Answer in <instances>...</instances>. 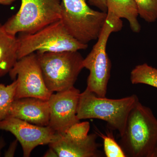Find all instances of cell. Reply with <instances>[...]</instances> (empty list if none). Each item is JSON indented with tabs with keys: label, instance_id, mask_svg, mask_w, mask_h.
Instances as JSON below:
<instances>
[{
	"label": "cell",
	"instance_id": "cell-3",
	"mask_svg": "<svg viewBox=\"0 0 157 157\" xmlns=\"http://www.w3.org/2000/svg\"><path fill=\"white\" fill-rule=\"evenodd\" d=\"M18 34L17 59L35 52L78 51L88 46L70 35L60 19L33 33Z\"/></svg>",
	"mask_w": 157,
	"mask_h": 157
},
{
	"label": "cell",
	"instance_id": "cell-22",
	"mask_svg": "<svg viewBox=\"0 0 157 157\" xmlns=\"http://www.w3.org/2000/svg\"><path fill=\"white\" fill-rule=\"evenodd\" d=\"M44 157H58L57 154L54 150L50 147L46 154L44 155Z\"/></svg>",
	"mask_w": 157,
	"mask_h": 157
},
{
	"label": "cell",
	"instance_id": "cell-12",
	"mask_svg": "<svg viewBox=\"0 0 157 157\" xmlns=\"http://www.w3.org/2000/svg\"><path fill=\"white\" fill-rule=\"evenodd\" d=\"M9 116L36 125L47 126L50 118L48 100L35 98L15 99L10 107Z\"/></svg>",
	"mask_w": 157,
	"mask_h": 157
},
{
	"label": "cell",
	"instance_id": "cell-9",
	"mask_svg": "<svg viewBox=\"0 0 157 157\" xmlns=\"http://www.w3.org/2000/svg\"><path fill=\"white\" fill-rule=\"evenodd\" d=\"M0 130L11 132L16 137L25 157H29L37 146L49 144L56 134L49 126H40L9 116L0 121Z\"/></svg>",
	"mask_w": 157,
	"mask_h": 157
},
{
	"label": "cell",
	"instance_id": "cell-1",
	"mask_svg": "<svg viewBox=\"0 0 157 157\" xmlns=\"http://www.w3.org/2000/svg\"><path fill=\"white\" fill-rule=\"evenodd\" d=\"M120 145L127 157H153L157 146V119L138 101L129 113Z\"/></svg>",
	"mask_w": 157,
	"mask_h": 157
},
{
	"label": "cell",
	"instance_id": "cell-15",
	"mask_svg": "<svg viewBox=\"0 0 157 157\" xmlns=\"http://www.w3.org/2000/svg\"><path fill=\"white\" fill-rule=\"evenodd\" d=\"M132 84H144L157 88V69L144 63L137 65L131 73Z\"/></svg>",
	"mask_w": 157,
	"mask_h": 157
},
{
	"label": "cell",
	"instance_id": "cell-6",
	"mask_svg": "<svg viewBox=\"0 0 157 157\" xmlns=\"http://www.w3.org/2000/svg\"><path fill=\"white\" fill-rule=\"evenodd\" d=\"M46 87L52 93L74 86L83 67L78 51L36 52Z\"/></svg>",
	"mask_w": 157,
	"mask_h": 157
},
{
	"label": "cell",
	"instance_id": "cell-13",
	"mask_svg": "<svg viewBox=\"0 0 157 157\" xmlns=\"http://www.w3.org/2000/svg\"><path fill=\"white\" fill-rule=\"evenodd\" d=\"M17 37L6 32L0 23V78L10 72L17 60Z\"/></svg>",
	"mask_w": 157,
	"mask_h": 157
},
{
	"label": "cell",
	"instance_id": "cell-7",
	"mask_svg": "<svg viewBox=\"0 0 157 157\" xmlns=\"http://www.w3.org/2000/svg\"><path fill=\"white\" fill-rule=\"evenodd\" d=\"M61 0H21L19 10L3 25L8 33H33L60 19Z\"/></svg>",
	"mask_w": 157,
	"mask_h": 157
},
{
	"label": "cell",
	"instance_id": "cell-10",
	"mask_svg": "<svg viewBox=\"0 0 157 157\" xmlns=\"http://www.w3.org/2000/svg\"><path fill=\"white\" fill-rule=\"evenodd\" d=\"M80 94L79 90L73 86L50 96L48 100L50 109L48 126L56 132L64 133L80 121L76 116Z\"/></svg>",
	"mask_w": 157,
	"mask_h": 157
},
{
	"label": "cell",
	"instance_id": "cell-5",
	"mask_svg": "<svg viewBox=\"0 0 157 157\" xmlns=\"http://www.w3.org/2000/svg\"><path fill=\"white\" fill-rule=\"evenodd\" d=\"M86 1L61 0V21L70 35L85 44L98 39L107 18V12L93 10Z\"/></svg>",
	"mask_w": 157,
	"mask_h": 157
},
{
	"label": "cell",
	"instance_id": "cell-17",
	"mask_svg": "<svg viewBox=\"0 0 157 157\" xmlns=\"http://www.w3.org/2000/svg\"><path fill=\"white\" fill-rule=\"evenodd\" d=\"M103 139L104 155L107 157H127L120 144L116 141L112 131L107 132L104 135L100 131L96 132Z\"/></svg>",
	"mask_w": 157,
	"mask_h": 157
},
{
	"label": "cell",
	"instance_id": "cell-18",
	"mask_svg": "<svg viewBox=\"0 0 157 157\" xmlns=\"http://www.w3.org/2000/svg\"><path fill=\"white\" fill-rule=\"evenodd\" d=\"M140 17L148 23L157 19V0H134Z\"/></svg>",
	"mask_w": 157,
	"mask_h": 157
},
{
	"label": "cell",
	"instance_id": "cell-14",
	"mask_svg": "<svg viewBox=\"0 0 157 157\" xmlns=\"http://www.w3.org/2000/svg\"><path fill=\"white\" fill-rule=\"evenodd\" d=\"M106 2L107 12L120 19H127L134 33L140 32L141 27L137 19L138 9L134 0H106Z\"/></svg>",
	"mask_w": 157,
	"mask_h": 157
},
{
	"label": "cell",
	"instance_id": "cell-8",
	"mask_svg": "<svg viewBox=\"0 0 157 157\" xmlns=\"http://www.w3.org/2000/svg\"><path fill=\"white\" fill-rule=\"evenodd\" d=\"M17 81L15 99L35 98L48 100L52 94L45 85L36 53L17 60L9 73Z\"/></svg>",
	"mask_w": 157,
	"mask_h": 157
},
{
	"label": "cell",
	"instance_id": "cell-2",
	"mask_svg": "<svg viewBox=\"0 0 157 157\" xmlns=\"http://www.w3.org/2000/svg\"><path fill=\"white\" fill-rule=\"evenodd\" d=\"M136 95L121 99L101 98L86 88L80 93L77 108V119H98L107 122L108 128L123 135L130 112L139 101Z\"/></svg>",
	"mask_w": 157,
	"mask_h": 157
},
{
	"label": "cell",
	"instance_id": "cell-16",
	"mask_svg": "<svg viewBox=\"0 0 157 157\" xmlns=\"http://www.w3.org/2000/svg\"><path fill=\"white\" fill-rule=\"evenodd\" d=\"M17 81L6 85L0 84V121L9 116L10 107L15 100Z\"/></svg>",
	"mask_w": 157,
	"mask_h": 157
},
{
	"label": "cell",
	"instance_id": "cell-21",
	"mask_svg": "<svg viewBox=\"0 0 157 157\" xmlns=\"http://www.w3.org/2000/svg\"><path fill=\"white\" fill-rule=\"evenodd\" d=\"M17 141L18 140L16 139V140L11 143L8 150L5 153V157L14 156L15 150H16L17 146Z\"/></svg>",
	"mask_w": 157,
	"mask_h": 157
},
{
	"label": "cell",
	"instance_id": "cell-20",
	"mask_svg": "<svg viewBox=\"0 0 157 157\" xmlns=\"http://www.w3.org/2000/svg\"><path fill=\"white\" fill-rule=\"evenodd\" d=\"M91 5L95 6L101 11L107 12V9L106 0H87Z\"/></svg>",
	"mask_w": 157,
	"mask_h": 157
},
{
	"label": "cell",
	"instance_id": "cell-25",
	"mask_svg": "<svg viewBox=\"0 0 157 157\" xmlns=\"http://www.w3.org/2000/svg\"><path fill=\"white\" fill-rule=\"evenodd\" d=\"M153 157H157V146L155 151Z\"/></svg>",
	"mask_w": 157,
	"mask_h": 157
},
{
	"label": "cell",
	"instance_id": "cell-23",
	"mask_svg": "<svg viewBox=\"0 0 157 157\" xmlns=\"http://www.w3.org/2000/svg\"><path fill=\"white\" fill-rule=\"evenodd\" d=\"M15 0H0V5L10 6L15 2Z\"/></svg>",
	"mask_w": 157,
	"mask_h": 157
},
{
	"label": "cell",
	"instance_id": "cell-11",
	"mask_svg": "<svg viewBox=\"0 0 157 157\" xmlns=\"http://www.w3.org/2000/svg\"><path fill=\"white\" fill-rule=\"evenodd\" d=\"M97 133L90 134L83 140H76L63 133L56 132L55 137L49 144L59 157H101L104 154L99 149Z\"/></svg>",
	"mask_w": 157,
	"mask_h": 157
},
{
	"label": "cell",
	"instance_id": "cell-19",
	"mask_svg": "<svg viewBox=\"0 0 157 157\" xmlns=\"http://www.w3.org/2000/svg\"><path fill=\"white\" fill-rule=\"evenodd\" d=\"M90 128L88 121H79L71 126L63 134L73 139L83 140L88 136Z\"/></svg>",
	"mask_w": 157,
	"mask_h": 157
},
{
	"label": "cell",
	"instance_id": "cell-24",
	"mask_svg": "<svg viewBox=\"0 0 157 157\" xmlns=\"http://www.w3.org/2000/svg\"><path fill=\"white\" fill-rule=\"evenodd\" d=\"M5 141L3 138H1L0 139V155H1V150L5 146Z\"/></svg>",
	"mask_w": 157,
	"mask_h": 157
},
{
	"label": "cell",
	"instance_id": "cell-4",
	"mask_svg": "<svg viewBox=\"0 0 157 157\" xmlns=\"http://www.w3.org/2000/svg\"><path fill=\"white\" fill-rule=\"evenodd\" d=\"M122 27L121 19L107 13L106 23L98 42L83 59V67L90 71L86 89L98 97H106L110 78L111 64L106 51L107 41L110 34L121 30Z\"/></svg>",
	"mask_w": 157,
	"mask_h": 157
}]
</instances>
